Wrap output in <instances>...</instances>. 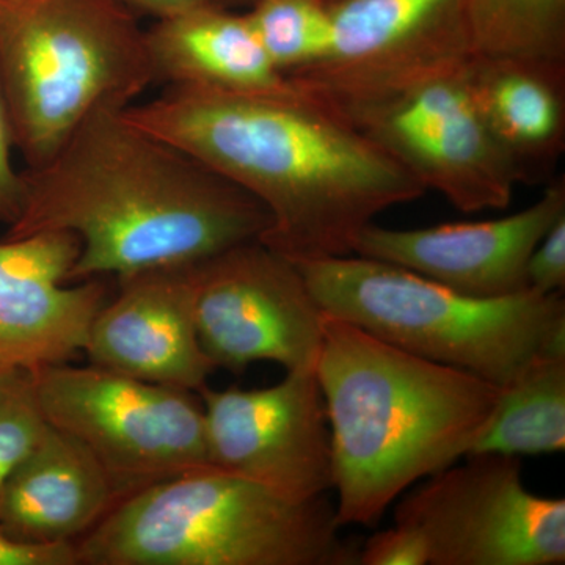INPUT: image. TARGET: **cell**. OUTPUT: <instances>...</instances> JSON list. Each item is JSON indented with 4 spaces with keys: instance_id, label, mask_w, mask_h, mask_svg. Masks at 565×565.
I'll return each instance as SVG.
<instances>
[{
    "instance_id": "1",
    "label": "cell",
    "mask_w": 565,
    "mask_h": 565,
    "mask_svg": "<svg viewBox=\"0 0 565 565\" xmlns=\"http://www.w3.org/2000/svg\"><path fill=\"white\" fill-rule=\"evenodd\" d=\"M280 93L170 87L126 118L199 159L266 207L262 243L291 262L353 253L382 212L426 189L332 104Z\"/></svg>"
},
{
    "instance_id": "2",
    "label": "cell",
    "mask_w": 565,
    "mask_h": 565,
    "mask_svg": "<svg viewBox=\"0 0 565 565\" xmlns=\"http://www.w3.org/2000/svg\"><path fill=\"white\" fill-rule=\"evenodd\" d=\"M6 239L70 232L82 250L70 281L193 266L259 241L270 215L239 185L145 131L122 110H99L39 169Z\"/></svg>"
},
{
    "instance_id": "3",
    "label": "cell",
    "mask_w": 565,
    "mask_h": 565,
    "mask_svg": "<svg viewBox=\"0 0 565 565\" xmlns=\"http://www.w3.org/2000/svg\"><path fill=\"white\" fill-rule=\"evenodd\" d=\"M316 377L341 527L377 526L408 489L470 455L501 390L327 313Z\"/></svg>"
},
{
    "instance_id": "4",
    "label": "cell",
    "mask_w": 565,
    "mask_h": 565,
    "mask_svg": "<svg viewBox=\"0 0 565 565\" xmlns=\"http://www.w3.org/2000/svg\"><path fill=\"white\" fill-rule=\"evenodd\" d=\"M329 498L286 500L222 471H192L122 498L74 542L85 565H355Z\"/></svg>"
},
{
    "instance_id": "5",
    "label": "cell",
    "mask_w": 565,
    "mask_h": 565,
    "mask_svg": "<svg viewBox=\"0 0 565 565\" xmlns=\"http://www.w3.org/2000/svg\"><path fill=\"white\" fill-rule=\"evenodd\" d=\"M156 82L147 31L118 0H0V88L28 169Z\"/></svg>"
},
{
    "instance_id": "6",
    "label": "cell",
    "mask_w": 565,
    "mask_h": 565,
    "mask_svg": "<svg viewBox=\"0 0 565 565\" xmlns=\"http://www.w3.org/2000/svg\"><path fill=\"white\" fill-rule=\"evenodd\" d=\"M296 266L327 315L500 388L539 353L565 352L564 294L479 299L355 253Z\"/></svg>"
},
{
    "instance_id": "7",
    "label": "cell",
    "mask_w": 565,
    "mask_h": 565,
    "mask_svg": "<svg viewBox=\"0 0 565 565\" xmlns=\"http://www.w3.org/2000/svg\"><path fill=\"white\" fill-rule=\"evenodd\" d=\"M35 386L46 422L102 465L118 501L210 468L192 392L66 363L36 370Z\"/></svg>"
},
{
    "instance_id": "8",
    "label": "cell",
    "mask_w": 565,
    "mask_h": 565,
    "mask_svg": "<svg viewBox=\"0 0 565 565\" xmlns=\"http://www.w3.org/2000/svg\"><path fill=\"white\" fill-rule=\"evenodd\" d=\"M470 61L332 106L457 211H503L522 181L476 106L468 84Z\"/></svg>"
},
{
    "instance_id": "9",
    "label": "cell",
    "mask_w": 565,
    "mask_h": 565,
    "mask_svg": "<svg viewBox=\"0 0 565 565\" xmlns=\"http://www.w3.org/2000/svg\"><path fill=\"white\" fill-rule=\"evenodd\" d=\"M520 459L482 452L427 476L394 523L423 535L429 565H563L565 500L531 493Z\"/></svg>"
},
{
    "instance_id": "10",
    "label": "cell",
    "mask_w": 565,
    "mask_h": 565,
    "mask_svg": "<svg viewBox=\"0 0 565 565\" xmlns=\"http://www.w3.org/2000/svg\"><path fill=\"white\" fill-rule=\"evenodd\" d=\"M200 343L215 367L316 371L326 311L291 259L252 241L192 266Z\"/></svg>"
},
{
    "instance_id": "11",
    "label": "cell",
    "mask_w": 565,
    "mask_h": 565,
    "mask_svg": "<svg viewBox=\"0 0 565 565\" xmlns=\"http://www.w3.org/2000/svg\"><path fill=\"white\" fill-rule=\"evenodd\" d=\"M199 393L212 470L297 503L333 489L332 444L316 371L286 373L269 388L204 385Z\"/></svg>"
},
{
    "instance_id": "12",
    "label": "cell",
    "mask_w": 565,
    "mask_h": 565,
    "mask_svg": "<svg viewBox=\"0 0 565 565\" xmlns=\"http://www.w3.org/2000/svg\"><path fill=\"white\" fill-rule=\"evenodd\" d=\"M321 62L291 79L323 102L370 98L473 57L463 0H332Z\"/></svg>"
},
{
    "instance_id": "13",
    "label": "cell",
    "mask_w": 565,
    "mask_h": 565,
    "mask_svg": "<svg viewBox=\"0 0 565 565\" xmlns=\"http://www.w3.org/2000/svg\"><path fill=\"white\" fill-rule=\"evenodd\" d=\"M564 214L561 177L546 185L537 202L493 221L414 230L370 223L356 237L353 253L404 267L467 296L501 299L527 291V259Z\"/></svg>"
},
{
    "instance_id": "14",
    "label": "cell",
    "mask_w": 565,
    "mask_h": 565,
    "mask_svg": "<svg viewBox=\"0 0 565 565\" xmlns=\"http://www.w3.org/2000/svg\"><path fill=\"white\" fill-rule=\"evenodd\" d=\"M81 250L70 232L0 243V367L36 371L84 352L109 288L103 278L70 285Z\"/></svg>"
},
{
    "instance_id": "15",
    "label": "cell",
    "mask_w": 565,
    "mask_h": 565,
    "mask_svg": "<svg viewBox=\"0 0 565 565\" xmlns=\"http://www.w3.org/2000/svg\"><path fill=\"white\" fill-rule=\"evenodd\" d=\"M117 281V296L104 303L88 332L84 352L90 364L200 392L217 367L200 343L192 266L145 270Z\"/></svg>"
},
{
    "instance_id": "16",
    "label": "cell",
    "mask_w": 565,
    "mask_h": 565,
    "mask_svg": "<svg viewBox=\"0 0 565 565\" xmlns=\"http://www.w3.org/2000/svg\"><path fill=\"white\" fill-rule=\"evenodd\" d=\"M118 503L102 465L51 424L0 489V531L21 542H76Z\"/></svg>"
},
{
    "instance_id": "17",
    "label": "cell",
    "mask_w": 565,
    "mask_h": 565,
    "mask_svg": "<svg viewBox=\"0 0 565 565\" xmlns=\"http://www.w3.org/2000/svg\"><path fill=\"white\" fill-rule=\"evenodd\" d=\"M156 79L170 87L280 93L291 77L270 61L247 13L206 2L156 21L147 31Z\"/></svg>"
},
{
    "instance_id": "18",
    "label": "cell",
    "mask_w": 565,
    "mask_h": 565,
    "mask_svg": "<svg viewBox=\"0 0 565 565\" xmlns=\"http://www.w3.org/2000/svg\"><path fill=\"white\" fill-rule=\"evenodd\" d=\"M467 74L476 106L520 181L548 180L565 150V62L473 55Z\"/></svg>"
},
{
    "instance_id": "19",
    "label": "cell",
    "mask_w": 565,
    "mask_h": 565,
    "mask_svg": "<svg viewBox=\"0 0 565 565\" xmlns=\"http://www.w3.org/2000/svg\"><path fill=\"white\" fill-rule=\"evenodd\" d=\"M564 448L565 352H542L500 390L493 414L470 455L522 457Z\"/></svg>"
},
{
    "instance_id": "20",
    "label": "cell",
    "mask_w": 565,
    "mask_h": 565,
    "mask_svg": "<svg viewBox=\"0 0 565 565\" xmlns=\"http://www.w3.org/2000/svg\"><path fill=\"white\" fill-rule=\"evenodd\" d=\"M473 55L565 62V0H463Z\"/></svg>"
},
{
    "instance_id": "21",
    "label": "cell",
    "mask_w": 565,
    "mask_h": 565,
    "mask_svg": "<svg viewBox=\"0 0 565 565\" xmlns=\"http://www.w3.org/2000/svg\"><path fill=\"white\" fill-rule=\"evenodd\" d=\"M247 17L270 61L286 76L310 68L329 51L332 20L323 0H256Z\"/></svg>"
},
{
    "instance_id": "22",
    "label": "cell",
    "mask_w": 565,
    "mask_h": 565,
    "mask_svg": "<svg viewBox=\"0 0 565 565\" xmlns=\"http://www.w3.org/2000/svg\"><path fill=\"white\" fill-rule=\"evenodd\" d=\"M47 426L36 396L35 371L0 367V489L39 445Z\"/></svg>"
},
{
    "instance_id": "23",
    "label": "cell",
    "mask_w": 565,
    "mask_h": 565,
    "mask_svg": "<svg viewBox=\"0 0 565 565\" xmlns=\"http://www.w3.org/2000/svg\"><path fill=\"white\" fill-rule=\"evenodd\" d=\"M360 565H429L423 535L414 527L397 525L371 535L359 553Z\"/></svg>"
},
{
    "instance_id": "24",
    "label": "cell",
    "mask_w": 565,
    "mask_h": 565,
    "mask_svg": "<svg viewBox=\"0 0 565 565\" xmlns=\"http://www.w3.org/2000/svg\"><path fill=\"white\" fill-rule=\"evenodd\" d=\"M527 289L541 294H564L565 288V214L535 245L526 264Z\"/></svg>"
},
{
    "instance_id": "25",
    "label": "cell",
    "mask_w": 565,
    "mask_h": 565,
    "mask_svg": "<svg viewBox=\"0 0 565 565\" xmlns=\"http://www.w3.org/2000/svg\"><path fill=\"white\" fill-rule=\"evenodd\" d=\"M14 140L11 131L9 109L0 88V223L13 225L20 217L24 200L22 172L13 166Z\"/></svg>"
},
{
    "instance_id": "26",
    "label": "cell",
    "mask_w": 565,
    "mask_h": 565,
    "mask_svg": "<svg viewBox=\"0 0 565 565\" xmlns=\"http://www.w3.org/2000/svg\"><path fill=\"white\" fill-rule=\"evenodd\" d=\"M74 542L33 544L11 539L0 531V565H77Z\"/></svg>"
},
{
    "instance_id": "27",
    "label": "cell",
    "mask_w": 565,
    "mask_h": 565,
    "mask_svg": "<svg viewBox=\"0 0 565 565\" xmlns=\"http://www.w3.org/2000/svg\"><path fill=\"white\" fill-rule=\"evenodd\" d=\"M129 10H139L143 13L151 14L156 20L172 17V14L181 13V11L193 9V7L202 6V3L211 2V0H118Z\"/></svg>"
},
{
    "instance_id": "28",
    "label": "cell",
    "mask_w": 565,
    "mask_h": 565,
    "mask_svg": "<svg viewBox=\"0 0 565 565\" xmlns=\"http://www.w3.org/2000/svg\"><path fill=\"white\" fill-rule=\"evenodd\" d=\"M211 2L218 3V6L225 7L226 3H243V2H256V0H211Z\"/></svg>"
},
{
    "instance_id": "29",
    "label": "cell",
    "mask_w": 565,
    "mask_h": 565,
    "mask_svg": "<svg viewBox=\"0 0 565 565\" xmlns=\"http://www.w3.org/2000/svg\"><path fill=\"white\" fill-rule=\"evenodd\" d=\"M323 2H332V0H323Z\"/></svg>"
}]
</instances>
